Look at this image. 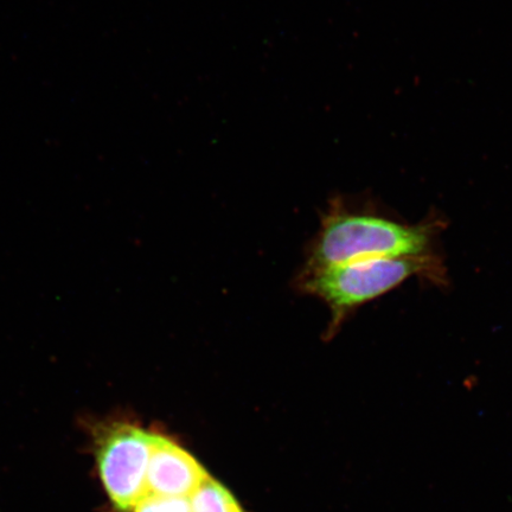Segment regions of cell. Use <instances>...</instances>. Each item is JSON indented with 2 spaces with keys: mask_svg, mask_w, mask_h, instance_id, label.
I'll return each instance as SVG.
<instances>
[{
  "mask_svg": "<svg viewBox=\"0 0 512 512\" xmlns=\"http://www.w3.org/2000/svg\"><path fill=\"white\" fill-rule=\"evenodd\" d=\"M433 267L427 255H413L312 268L304 287L325 300L336 319H341L352 307L380 297L412 275L428 272Z\"/></svg>",
  "mask_w": 512,
  "mask_h": 512,
  "instance_id": "7a4b0ae2",
  "label": "cell"
},
{
  "mask_svg": "<svg viewBox=\"0 0 512 512\" xmlns=\"http://www.w3.org/2000/svg\"><path fill=\"white\" fill-rule=\"evenodd\" d=\"M209 477L187 450L166 435L153 432L147 471L149 494L190 498Z\"/></svg>",
  "mask_w": 512,
  "mask_h": 512,
  "instance_id": "277c9868",
  "label": "cell"
},
{
  "mask_svg": "<svg viewBox=\"0 0 512 512\" xmlns=\"http://www.w3.org/2000/svg\"><path fill=\"white\" fill-rule=\"evenodd\" d=\"M189 499L192 512H245L232 492L211 477Z\"/></svg>",
  "mask_w": 512,
  "mask_h": 512,
  "instance_id": "5b68a950",
  "label": "cell"
},
{
  "mask_svg": "<svg viewBox=\"0 0 512 512\" xmlns=\"http://www.w3.org/2000/svg\"><path fill=\"white\" fill-rule=\"evenodd\" d=\"M153 432L126 421H112L94 428L99 476L115 510L132 512L149 494L147 471Z\"/></svg>",
  "mask_w": 512,
  "mask_h": 512,
  "instance_id": "3957f363",
  "label": "cell"
},
{
  "mask_svg": "<svg viewBox=\"0 0 512 512\" xmlns=\"http://www.w3.org/2000/svg\"><path fill=\"white\" fill-rule=\"evenodd\" d=\"M428 240L427 227L402 226L383 217L334 207L323 222L312 267L422 255Z\"/></svg>",
  "mask_w": 512,
  "mask_h": 512,
  "instance_id": "6da1fadb",
  "label": "cell"
},
{
  "mask_svg": "<svg viewBox=\"0 0 512 512\" xmlns=\"http://www.w3.org/2000/svg\"><path fill=\"white\" fill-rule=\"evenodd\" d=\"M132 512H192L190 499L147 494Z\"/></svg>",
  "mask_w": 512,
  "mask_h": 512,
  "instance_id": "8992f818",
  "label": "cell"
}]
</instances>
